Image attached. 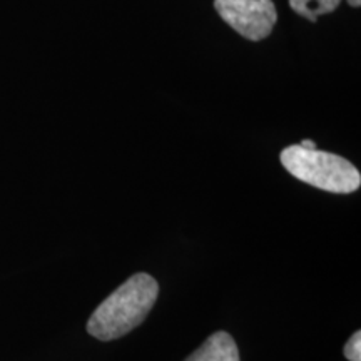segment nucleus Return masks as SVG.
<instances>
[{
	"mask_svg": "<svg viewBox=\"0 0 361 361\" xmlns=\"http://www.w3.org/2000/svg\"><path fill=\"white\" fill-rule=\"evenodd\" d=\"M348 4L351 7H360L361 6V0H348Z\"/></svg>",
	"mask_w": 361,
	"mask_h": 361,
	"instance_id": "nucleus-8",
	"label": "nucleus"
},
{
	"mask_svg": "<svg viewBox=\"0 0 361 361\" xmlns=\"http://www.w3.org/2000/svg\"><path fill=\"white\" fill-rule=\"evenodd\" d=\"M300 146L305 147V149H316V142L310 141V139H305V141L300 142Z\"/></svg>",
	"mask_w": 361,
	"mask_h": 361,
	"instance_id": "nucleus-7",
	"label": "nucleus"
},
{
	"mask_svg": "<svg viewBox=\"0 0 361 361\" xmlns=\"http://www.w3.org/2000/svg\"><path fill=\"white\" fill-rule=\"evenodd\" d=\"M281 164L296 179L335 194L355 192L361 186V174L345 157L300 144L281 151Z\"/></svg>",
	"mask_w": 361,
	"mask_h": 361,
	"instance_id": "nucleus-2",
	"label": "nucleus"
},
{
	"mask_svg": "<svg viewBox=\"0 0 361 361\" xmlns=\"http://www.w3.org/2000/svg\"><path fill=\"white\" fill-rule=\"evenodd\" d=\"M214 7L226 24L252 42L268 37L278 20L273 0H214Z\"/></svg>",
	"mask_w": 361,
	"mask_h": 361,
	"instance_id": "nucleus-3",
	"label": "nucleus"
},
{
	"mask_svg": "<svg viewBox=\"0 0 361 361\" xmlns=\"http://www.w3.org/2000/svg\"><path fill=\"white\" fill-rule=\"evenodd\" d=\"M159 284L146 273H137L106 298L87 322L89 335L101 341L123 338L139 326L152 310Z\"/></svg>",
	"mask_w": 361,
	"mask_h": 361,
	"instance_id": "nucleus-1",
	"label": "nucleus"
},
{
	"mask_svg": "<svg viewBox=\"0 0 361 361\" xmlns=\"http://www.w3.org/2000/svg\"><path fill=\"white\" fill-rule=\"evenodd\" d=\"M345 356L350 361H361V333L356 331L345 346Z\"/></svg>",
	"mask_w": 361,
	"mask_h": 361,
	"instance_id": "nucleus-6",
	"label": "nucleus"
},
{
	"mask_svg": "<svg viewBox=\"0 0 361 361\" xmlns=\"http://www.w3.org/2000/svg\"><path fill=\"white\" fill-rule=\"evenodd\" d=\"M186 361H239V351L229 333L218 331L207 338Z\"/></svg>",
	"mask_w": 361,
	"mask_h": 361,
	"instance_id": "nucleus-4",
	"label": "nucleus"
},
{
	"mask_svg": "<svg viewBox=\"0 0 361 361\" xmlns=\"http://www.w3.org/2000/svg\"><path fill=\"white\" fill-rule=\"evenodd\" d=\"M341 0H290V6L298 16L311 22L318 20L319 16H326L336 11Z\"/></svg>",
	"mask_w": 361,
	"mask_h": 361,
	"instance_id": "nucleus-5",
	"label": "nucleus"
}]
</instances>
